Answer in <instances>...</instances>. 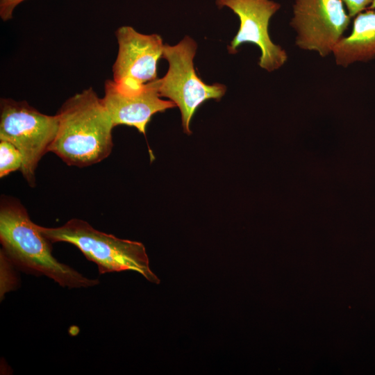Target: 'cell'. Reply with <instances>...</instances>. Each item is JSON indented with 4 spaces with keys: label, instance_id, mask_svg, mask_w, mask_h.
Listing matches in <instances>:
<instances>
[{
    "label": "cell",
    "instance_id": "30bf717a",
    "mask_svg": "<svg viewBox=\"0 0 375 375\" xmlns=\"http://www.w3.org/2000/svg\"><path fill=\"white\" fill-rule=\"evenodd\" d=\"M353 19L351 33L332 52L336 65L342 67L375 59V10L367 8Z\"/></svg>",
    "mask_w": 375,
    "mask_h": 375
},
{
    "label": "cell",
    "instance_id": "6da1fadb",
    "mask_svg": "<svg viewBox=\"0 0 375 375\" xmlns=\"http://www.w3.org/2000/svg\"><path fill=\"white\" fill-rule=\"evenodd\" d=\"M57 115L58 129L49 151L78 167L96 164L110 155L115 126L92 88L69 98Z\"/></svg>",
    "mask_w": 375,
    "mask_h": 375
},
{
    "label": "cell",
    "instance_id": "5b68a950",
    "mask_svg": "<svg viewBox=\"0 0 375 375\" xmlns=\"http://www.w3.org/2000/svg\"><path fill=\"white\" fill-rule=\"evenodd\" d=\"M58 125L57 114L41 113L25 101L1 99L0 140L11 142L22 153L20 171L30 186H35L38 162L49 152Z\"/></svg>",
    "mask_w": 375,
    "mask_h": 375
},
{
    "label": "cell",
    "instance_id": "3957f363",
    "mask_svg": "<svg viewBox=\"0 0 375 375\" xmlns=\"http://www.w3.org/2000/svg\"><path fill=\"white\" fill-rule=\"evenodd\" d=\"M37 227L50 242H65L76 247L88 260L97 265L99 274L133 270L149 281L160 283L149 267V258L141 242L99 231L78 219H70L59 227Z\"/></svg>",
    "mask_w": 375,
    "mask_h": 375
},
{
    "label": "cell",
    "instance_id": "4fadbf2b",
    "mask_svg": "<svg viewBox=\"0 0 375 375\" xmlns=\"http://www.w3.org/2000/svg\"><path fill=\"white\" fill-rule=\"evenodd\" d=\"M24 0H1L0 3V15L3 20L12 18L15 8Z\"/></svg>",
    "mask_w": 375,
    "mask_h": 375
},
{
    "label": "cell",
    "instance_id": "ba28073f",
    "mask_svg": "<svg viewBox=\"0 0 375 375\" xmlns=\"http://www.w3.org/2000/svg\"><path fill=\"white\" fill-rule=\"evenodd\" d=\"M216 4L219 8H229L240 19L238 31L227 47L229 53L235 54L242 44L251 43L260 50L258 64L262 69L272 72L285 64L288 53L272 40L269 33V21L281 8L279 3L273 0H217Z\"/></svg>",
    "mask_w": 375,
    "mask_h": 375
},
{
    "label": "cell",
    "instance_id": "7a4b0ae2",
    "mask_svg": "<svg viewBox=\"0 0 375 375\" xmlns=\"http://www.w3.org/2000/svg\"><path fill=\"white\" fill-rule=\"evenodd\" d=\"M0 241L8 260L25 272L45 275L69 288L99 284L97 279L83 276L53 256L50 242L17 201L4 199L1 203Z\"/></svg>",
    "mask_w": 375,
    "mask_h": 375
},
{
    "label": "cell",
    "instance_id": "277c9868",
    "mask_svg": "<svg viewBox=\"0 0 375 375\" xmlns=\"http://www.w3.org/2000/svg\"><path fill=\"white\" fill-rule=\"evenodd\" d=\"M197 49V42L188 35L176 45L165 44L162 58L169 68L165 76L156 80L160 97L178 107L187 134L191 133L190 123L197 108L208 99L220 100L226 91V85L206 84L197 74L193 62Z\"/></svg>",
    "mask_w": 375,
    "mask_h": 375
},
{
    "label": "cell",
    "instance_id": "9c48e42d",
    "mask_svg": "<svg viewBox=\"0 0 375 375\" xmlns=\"http://www.w3.org/2000/svg\"><path fill=\"white\" fill-rule=\"evenodd\" d=\"M156 80L147 84L135 94L122 92L113 80L106 81L105 94L101 101L114 126L120 124L133 126L145 134L147 125L154 114L176 106L171 100L160 98Z\"/></svg>",
    "mask_w": 375,
    "mask_h": 375
},
{
    "label": "cell",
    "instance_id": "8fae6325",
    "mask_svg": "<svg viewBox=\"0 0 375 375\" xmlns=\"http://www.w3.org/2000/svg\"><path fill=\"white\" fill-rule=\"evenodd\" d=\"M22 156L19 149L11 142L0 141V177H4L12 172L21 169Z\"/></svg>",
    "mask_w": 375,
    "mask_h": 375
},
{
    "label": "cell",
    "instance_id": "5bb4252c",
    "mask_svg": "<svg viewBox=\"0 0 375 375\" xmlns=\"http://www.w3.org/2000/svg\"><path fill=\"white\" fill-rule=\"evenodd\" d=\"M368 8L375 10V0H373L372 3H371V5L369 6Z\"/></svg>",
    "mask_w": 375,
    "mask_h": 375
},
{
    "label": "cell",
    "instance_id": "52a82bcc",
    "mask_svg": "<svg viewBox=\"0 0 375 375\" xmlns=\"http://www.w3.org/2000/svg\"><path fill=\"white\" fill-rule=\"evenodd\" d=\"M115 35L118 53L112 66L113 81L122 92L138 94L158 79L157 64L165 44L159 35L142 34L130 26L119 27Z\"/></svg>",
    "mask_w": 375,
    "mask_h": 375
},
{
    "label": "cell",
    "instance_id": "8992f818",
    "mask_svg": "<svg viewBox=\"0 0 375 375\" xmlns=\"http://www.w3.org/2000/svg\"><path fill=\"white\" fill-rule=\"evenodd\" d=\"M342 0H294L290 25L295 31V45L325 58L351 24Z\"/></svg>",
    "mask_w": 375,
    "mask_h": 375
},
{
    "label": "cell",
    "instance_id": "7c38bea8",
    "mask_svg": "<svg viewBox=\"0 0 375 375\" xmlns=\"http://www.w3.org/2000/svg\"><path fill=\"white\" fill-rule=\"evenodd\" d=\"M349 15L353 19L369 7L373 0H342Z\"/></svg>",
    "mask_w": 375,
    "mask_h": 375
},
{
    "label": "cell",
    "instance_id": "9a60e30c",
    "mask_svg": "<svg viewBox=\"0 0 375 375\" xmlns=\"http://www.w3.org/2000/svg\"></svg>",
    "mask_w": 375,
    "mask_h": 375
}]
</instances>
